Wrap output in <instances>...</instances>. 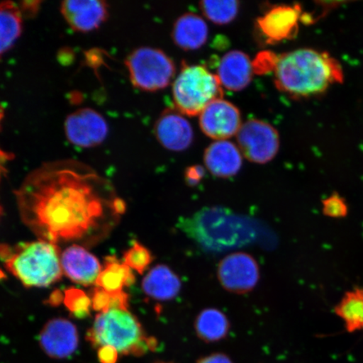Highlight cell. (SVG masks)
<instances>
[{"mask_svg":"<svg viewBox=\"0 0 363 363\" xmlns=\"http://www.w3.org/2000/svg\"><path fill=\"white\" fill-rule=\"evenodd\" d=\"M23 222L39 240L94 247L125 211L110 181L84 163H44L15 192Z\"/></svg>","mask_w":363,"mask_h":363,"instance_id":"6da1fadb","label":"cell"},{"mask_svg":"<svg viewBox=\"0 0 363 363\" xmlns=\"http://www.w3.org/2000/svg\"><path fill=\"white\" fill-rule=\"evenodd\" d=\"M274 69L276 87L294 98L316 96L344 80L342 67L337 59L310 48L294 50L276 57Z\"/></svg>","mask_w":363,"mask_h":363,"instance_id":"7a4b0ae2","label":"cell"},{"mask_svg":"<svg viewBox=\"0 0 363 363\" xmlns=\"http://www.w3.org/2000/svg\"><path fill=\"white\" fill-rule=\"evenodd\" d=\"M180 228L199 247L211 252L256 243L262 237L259 223L224 208H208L179 222Z\"/></svg>","mask_w":363,"mask_h":363,"instance_id":"3957f363","label":"cell"},{"mask_svg":"<svg viewBox=\"0 0 363 363\" xmlns=\"http://www.w3.org/2000/svg\"><path fill=\"white\" fill-rule=\"evenodd\" d=\"M60 247L38 240L0 245V259L26 287H48L62 279Z\"/></svg>","mask_w":363,"mask_h":363,"instance_id":"277c9868","label":"cell"},{"mask_svg":"<svg viewBox=\"0 0 363 363\" xmlns=\"http://www.w3.org/2000/svg\"><path fill=\"white\" fill-rule=\"evenodd\" d=\"M86 339L94 348H115L119 355L140 357L156 350L157 340L147 337L128 308H111L99 313Z\"/></svg>","mask_w":363,"mask_h":363,"instance_id":"5b68a950","label":"cell"},{"mask_svg":"<svg viewBox=\"0 0 363 363\" xmlns=\"http://www.w3.org/2000/svg\"><path fill=\"white\" fill-rule=\"evenodd\" d=\"M222 96L219 79L201 65L184 67L172 85L177 111L189 116L201 115L208 104Z\"/></svg>","mask_w":363,"mask_h":363,"instance_id":"8992f818","label":"cell"},{"mask_svg":"<svg viewBox=\"0 0 363 363\" xmlns=\"http://www.w3.org/2000/svg\"><path fill=\"white\" fill-rule=\"evenodd\" d=\"M125 65L135 87L150 92L167 87L176 72L174 62L164 52L147 47L131 52Z\"/></svg>","mask_w":363,"mask_h":363,"instance_id":"52a82bcc","label":"cell"},{"mask_svg":"<svg viewBox=\"0 0 363 363\" xmlns=\"http://www.w3.org/2000/svg\"><path fill=\"white\" fill-rule=\"evenodd\" d=\"M238 148L250 162L267 163L279 150L278 130L266 121L252 119L240 126L237 135Z\"/></svg>","mask_w":363,"mask_h":363,"instance_id":"ba28073f","label":"cell"},{"mask_svg":"<svg viewBox=\"0 0 363 363\" xmlns=\"http://www.w3.org/2000/svg\"><path fill=\"white\" fill-rule=\"evenodd\" d=\"M217 274L222 287L237 294L251 291L260 278L257 261L245 252H235L223 258Z\"/></svg>","mask_w":363,"mask_h":363,"instance_id":"9c48e42d","label":"cell"},{"mask_svg":"<svg viewBox=\"0 0 363 363\" xmlns=\"http://www.w3.org/2000/svg\"><path fill=\"white\" fill-rule=\"evenodd\" d=\"M242 125L238 108L223 99L208 104L199 115L203 133L216 140H226L237 135Z\"/></svg>","mask_w":363,"mask_h":363,"instance_id":"30bf717a","label":"cell"},{"mask_svg":"<svg viewBox=\"0 0 363 363\" xmlns=\"http://www.w3.org/2000/svg\"><path fill=\"white\" fill-rule=\"evenodd\" d=\"M65 133L67 140L75 146L94 147L106 140L108 125L101 113L92 108H82L67 118Z\"/></svg>","mask_w":363,"mask_h":363,"instance_id":"8fae6325","label":"cell"},{"mask_svg":"<svg viewBox=\"0 0 363 363\" xmlns=\"http://www.w3.org/2000/svg\"><path fill=\"white\" fill-rule=\"evenodd\" d=\"M79 333L71 321L63 318L49 320L39 335L40 348L54 359L69 357L78 349Z\"/></svg>","mask_w":363,"mask_h":363,"instance_id":"7c38bea8","label":"cell"},{"mask_svg":"<svg viewBox=\"0 0 363 363\" xmlns=\"http://www.w3.org/2000/svg\"><path fill=\"white\" fill-rule=\"evenodd\" d=\"M301 6H280L270 9L257 21L258 29L267 42L277 43L294 38L302 19Z\"/></svg>","mask_w":363,"mask_h":363,"instance_id":"4fadbf2b","label":"cell"},{"mask_svg":"<svg viewBox=\"0 0 363 363\" xmlns=\"http://www.w3.org/2000/svg\"><path fill=\"white\" fill-rule=\"evenodd\" d=\"M155 135L163 147L174 152L189 148L194 140L191 125L179 111L162 113L155 124Z\"/></svg>","mask_w":363,"mask_h":363,"instance_id":"5bb4252c","label":"cell"},{"mask_svg":"<svg viewBox=\"0 0 363 363\" xmlns=\"http://www.w3.org/2000/svg\"><path fill=\"white\" fill-rule=\"evenodd\" d=\"M63 274L74 283L84 286L96 284L102 266L97 257L84 247L72 244L61 255Z\"/></svg>","mask_w":363,"mask_h":363,"instance_id":"9a60e30c","label":"cell"},{"mask_svg":"<svg viewBox=\"0 0 363 363\" xmlns=\"http://www.w3.org/2000/svg\"><path fill=\"white\" fill-rule=\"evenodd\" d=\"M63 17L72 29L89 33L99 28L108 17V6L99 0H71L61 4Z\"/></svg>","mask_w":363,"mask_h":363,"instance_id":"2e32d148","label":"cell"},{"mask_svg":"<svg viewBox=\"0 0 363 363\" xmlns=\"http://www.w3.org/2000/svg\"><path fill=\"white\" fill-rule=\"evenodd\" d=\"M253 63L246 53L234 50L225 54L217 68L222 87L231 91L247 88L253 75Z\"/></svg>","mask_w":363,"mask_h":363,"instance_id":"e0dca14e","label":"cell"},{"mask_svg":"<svg viewBox=\"0 0 363 363\" xmlns=\"http://www.w3.org/2000/svg\"><path fill=\"white\" fill-rule=\"evenodd\" d=\"M242 154L238 146L228 140H217L204 152L207 169L219 178H230L238 174L242 166Z\"/></svg>","mask_w":363,"mask_h":363,"instance_id":"ac0fdd59","label":"cell"},{"mask_svg":"<svg viewBox=\"0 0 363 363\" xmlns=\"http://www.w3.org/2000/svg\"><path fill=\"white\" fill-rule=\"evenodd\" d=\"M142 286L147 296L167 301L178 296L182 284L179 276L169 267L157 265L148 272Z\"/></svg>","mask_w":363,"mask_h":363,"instance_id":"d6986e66","label":"cell"},{"mask_svg":"<svg viewBox=\"0 0 363 363\" xmlns=\"http://www.w3.org/2000/svg\"><path fill=\"white\" fill-rule=\"evenodd\" d=\"M208 28L202 17L186 13L176 21L172 38L178 47L184 50H196L207 42Z\"/></svg>","mask_w":363,"mask_h":363,"instance_id":"ffe728a7","label":"cell"},{"mask_svg":"<svg viewBox=\"0 0 363 363\" xmlns=\"http://www.w3.org/2000/svg\"><path fill=\"white\" fill-rule=\"evenodd\" d=\"M23 28L21 6L12 1L0 3V59L20 38Z\"/></svg>","mask_w":363,"mask_h":363,"instance_id":"44dd1931","label":"cell"},{"mask_svg":"<svg viewBox=\"0 0 363 363\" xmlns=\"http://www.w3.org/2000/svg\"><path fill=\"white\" fill-rule=\"evenodd\" d=\"M195 330L203 342H219L228 335L230 322L224 313L217 308H206L195 320Z\"/></svg>","mask_w":363,"mask_h":363,"instance_id":"7402d4cb","label":"cell"},{"mask_svg":"<svg viewBox=\"0 0 363 363\" xmlns=\"http://www.w3.org/2000/svg\"><path fill=\"white\" fill-rule=\"evenodd\" d=\"M134 282L135 276L128 266L116 258L108 257L95 284L108 293L116 294Z\"/></svg>","mask_w":363,"mask_h":363,"instance_id":"603a6c76","label":"cell"},{"mask_svg":"<svg viewBox=\"0 0 363 363\" xmlns=\"http://www.w3.org/2000/svg\"><path fill=\"white\" fill-rule=\"evenodd\" d=\"M334 311L344 322L348 333L363 330V288L345 294Z\"/></svg>","mask_w":363,"mask_h":363,"instance_id":"cb8c5ba5","label":"cell"},{"mask_svg":"<svg viewBox=\"0 0 363 363\" xmlns=\"http://www.w3.org/2000/svg\"><path fill=\"white\" fill-rule=\"evenodd\" d=\"M199 6L207 19L217 25H225L233 21L238 16L240 7L239 2L235 0H204Z\"/></svg>","mask_w":363,"mask_h":363,"instance_id":"d4e9b609","label":"cell"},{"mask_svg":"<svg viewBox=\"0 0 363 363\" xmlns=\"http://www.w3.org/2000/svg\"><path fill=\"white\" fill-rule=\"evenodd\" d=\"M153 261V256L151 252L143 245L138 242H133V247L124 254V263L130 269H133L143 274Z\"/></svg>","mask_w":363,"mask_h":363,"instance_id":"484cf974","label":"cell"},{"mask_svg":"<svg viewBox=\"0 0 363 363\" xmlns=\"http://www.w3.org/2000/svg\"><path fill=\"white\" fill-rule=\"evenodd\" d=\"M63 299H65V306L68 310L76 317L84 318L89 315L92 302L83 290L75 288L68 289L65 291Z\"/></svg>","mask_w":363,"mask_h":363,"instance_id":"4316f807","label":"cell"},{"mask_svg":"<svg viewBox=\"0 0 363 363\" xmlns=\"http://www.w3.org/2000/svg\"><path fill=\"white\" fill-rule=\"evenodd\" d=\"M322 211L325 216L342 219L348 215V206L345 199L335 193L322 202Z\"/></svg>","mask_w":363,"mask_h":363,"instance_id":"83f0119b","label":"cell"},{"mask_svg":"<svg viewBox=\"0 0 363 363\" xmlns=\"http://www.w3.org/2000/svg\"><path fill=\"white\" fill-rule=\"evenodd\" d=\"M91 302H92L94 310L99 313L106 311L111 307L112 294L98 287L94 289Z\"/></svg>","mask_w":363,"mask_h":363,"instance_id":"f1b7e54d","label":"cell"},{"mask_svg":"<svg viewBox=\"0 0 363 363\" xmlns=\"http://www.w3.org/2000/svg\"><path fill=\"white\" fill-rule=\"evenodd\" d=\"M204 176V170L202 167L194 166L189 167L185 172V179L189 186L197 185Z\"/></svg>","mask_w":363,"mask_h":363,"instance_id":"f546056e","label":"cell"},{"mask_svg":"<svg viewBox=\"0 0 363 363\" xmlns=\"http://www.w3.org/2000/svg\"><path fill=\"white\" fill-rule=\"evenodd\" d=\"M119 353L111 347H102L98 349V357L101 363H116Z\"/></svg>","mask_w":363,"mask_h":363,"instance_id":"4dcf8cb0","label":"cell"},{"mask_svg":"<svg viewBox=\"0 0 363 363\" xmlns=\"http://www.w3.org/2000/svg\"><path fill=\"white\" fill-rule=\"evenodd\" d=\"M197 363H233L230 358L224 354L216 353L201 358Z\"/></svg>","mask_w":363,"mask_h":363,"instance_id":"1f68e13d","label":"cell"},{"mask_svg":"<svg viewBox=\"0 0 363 363\" xmlns=\"http://www.w3.org/2000/svg\"><path fill=\"white\" fill-rule=\"evenodd\" d=\"M22 6H21L23 15L24 13H35L38 12L39 6L40 2L34 1V2H23L21 3Z\"/></svg>","mask_w":363,"mask_h":363,"instance_id":"d6a6232c","label":"cell"},{"mask_svg":"<svg viewBox=\"0 0 363 363\" xmlns=\"http://www.w3.org/2000/svg\"><path fill=\"white\" fill-rule=\"evenodd\" d=\"M52 301H50L52 303V306H57L58 302L57 301V299H58L59 301H62V294L59 292L54 293L51 296Z\"/></svg>","mask_w":363,"mask_h":363,"instance_id":"836d02e7","label":"cell"},{"mask_svg":"<svg viewBox=\"0 0 363 363\" xmlns=\"http://www.w3.org/2000/svg\"><path fill=\"white\" fill-rule=\"evenodd\" d=\"M3 117H4V110H3V108L1 106H0V123H1Z\"/></svg>","mask_w":363,"mask_h":363,"instance_id":"e575fe53","label":"cell"},{"mask_svg":"<svg viewBox=\"0 0 363 363\" xmlns=\"http://www.w3.org/2000/svg\"><path fill=\"white\" fill-rule=\"evenodd\" d=\"M3 161H0V179H1L2 164Z\"/></svg>","mask_w":363,"mask_h":363,"instance_id":"d590c367","label":"cell"},{"mask_svg":"<svg viewBox=\"0 0 363 363\" xmlns=\"http://www.w3.org/2000/svg\"><path fill=\"white\" fill-rule=\"evenodd\" d=\"M2 212H3V208H2L1 206H0V217H1V216H2Z\"/></svg>","mask_w":363,"mask_h":363,"instance_id":"8d00e7d4","label":"cell"},{"mask_svg":"<svg viewBox=\"0 0 363 363\" xmlns=\"http://www.w3.org/2000/svg\"><path fill=\"white\" fill-rule=\"evenodd\" d=\"M155 363H170V362H155Z\"/></svg>","mask_w":363,"mask_h":363,"instance_id":"74e56055","label":"cell"}]
</instances>
